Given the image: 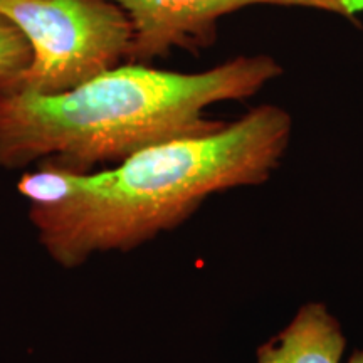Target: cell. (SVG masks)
<instances>
[{
	"instance_id": "cell-4",
	"label": "cell",
	"mask_w": 363,
	"mask_h": 363,
	"mask_svg": "<svg viewBox=\"0 0 363 363\" xmlns=\"http://www.w3.org/2000/svg\"><path fill=\"white\" fill-rule=\"evenodd\" d=\"M133 27L128 57L148 61L172 48L202 45L214 38L216 22L225 13L262 0H111Z\"/></svg>"
},
{
	"instance_id": "cell-6",
	"label": "cell",
	"mask_w": 363,
	"mask_h": 363,
	"mask_svg": "<svg viewBox=\"0 0 363 363\" xmlns=\"http://www.w3.org/2000/svg\"><path fill=\"white\" fill-rule=\"evenodd\" d=\"M33 59L29 40L19 27L0 16V93L13 91Z\"/></svg>"
},
{
	"instance_id": "cell-9",
	"label": "cell",
	"mask_w": 363,
	"mask_h": 363,
	"mask_svg": "<svg viewBox=\"0 0 363 363\" xmlns=\"http://www.w3.org/2000/svg\"><path fill=\"white\" fill-rule=\"evenodd\" d=\"M348 363H363V350H358V352L353 353L350 362H348Z\"/></svg>"
},
{
	"instance_id": "cell-1",
	"label": "cell",
	"mask_w": 363,
	"mask_h": 363,
	"mask_svg": "<svg viewBox=\"0 0 363 363\" xmlns=\"http://www.w3.org/2000/svg\"><path fill=\"white\" fill-rule=\"evenodd\" d=\"M291 116L264 104L212 133L145 148L111 169L78 174L44 163L19 192L45 252L76 267L174 229L212 194L259 185L278 169Z\"/></svg>"
},
{
	"instance_id": "cell-2",
	"label": "cell",
	"mask_w": 363,
	"mask_h": 363,
	"mask_svg": "<svg viewBox=\"0 0 363 363\" xmlns=\"http://www.w3.org/2000/svg\"><path fill=\"white\" fill-rule=\"evenodd\" d=\"M281 72L269 56H239L197 74L115 66L65 93H0V167L43 160L88 174L155 145L212 133L224 123L206 116L211 104L251 98Z\"/></svg>"
},
{
	"instance_id": "cell-3",
	"label": "cell",
	"mask_w": 363,
	"mask_h": 363,
	"mask_svg": "<svg viewBox=\"0 0 363 363\" xmlns=\"http://www.w3.org/2000/svg\"><path fill=\"white\" fill-rule=\"evenodd\" d=\"M0 16L30 44L16 88L27 93H65L96 78L128 56L133 39L128 16L111 0H0Z\"/></svg>"
},
{
	"instance_id": "cell-5",
	"label": "cell",
	"mask_w": 363,
	"mask_h": 363,
	"mask_svg": "<svg viewBox=\"0 0 363 363\" xmlns=\"http://www.w3.org/2000/svg\"><path fill=\"white\" fill-rule=\"evenodd\" d=\"M345 335L323 303H306L286 328L257 350V363H340Z\"/></svg>"
},
{
	"instance_id": "cell-7",
	"label": "cell",
	"mask_w": 363,
	"mask_h": 363,
	"mask_svg": "<svg viewBox=\"0 0 363 363\" xmlns=\"http://www.w3.org/2000/svg\"><path fill=\"white\" fill-rule=\"evenodd\" d=\"M262 4H284V6H305L350 16L347 0H262Z\"/></svg>"
},
{
	"instance_id": "cell-8",
	"label": "cell",
	"mask_w": 363,
	"mask_h": 363,
	"mask_svg": "<svg viewBox=\"0 0 363 363\" xmlns=\"http://www.w3.org/2000/svg\"><path fill=\"white\" fill-rule=\"evenodd\" d=\"M348 9H350V16L363 11V0H347Z\"/></svg>"
}]
</instances>
